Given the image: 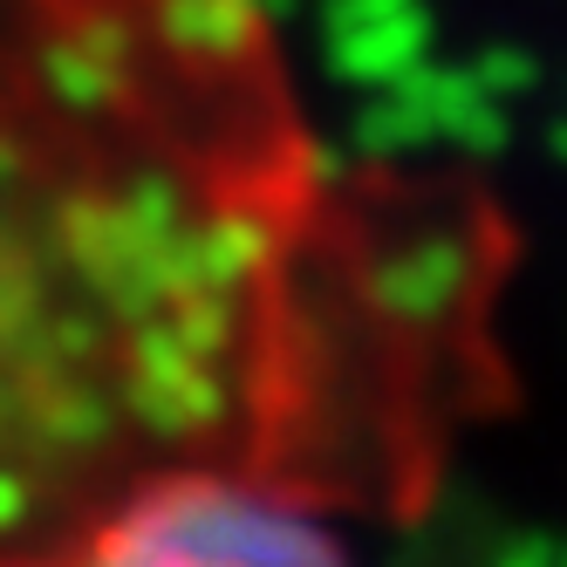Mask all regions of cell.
Instances as JSON below:
<instances>
[{"label": "cell", "mask_w": 567, "mask_h": 567, "mask_svg": "<svg viewBox=\"0 0 567 567\" xmlns=\"http://www.w3.org/2000/svg\"><path fill=\"white\" fill-rule=\"evenodd\" d=\"M349 519L280 478H192L131 506L62 567H355Z\"/></svg>", "instance_id": "obj_2"}, {"label": "cell", "mask_w": 567, "mask_h": 567, "mask_svg": "<svg viewBox=\"0 0 567 567\" xmlns=\"http://www.w3.org/2000/svg\"><path fill=\"white\" fill-rule=\"evenodd\" d=\"M499 226L349 157L274 0H0V567L192 478L417 499Z\"/></svg>", "instance_id": "obj_1"}]
</instances>
